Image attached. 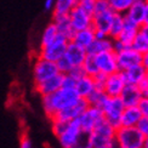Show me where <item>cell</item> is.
<instances>
[{"label": "cell", "mask_w": 148, "mask_h": 148, "mask_svg": "<svg viewBox=\"0 0 148 148\" xmlns=\"http://www.w3.org/2000/svg\"><path fill=\"white\" fill-rule=\"evenodd\" d=\"M79 98L80 97L77 95L74 89H60L51 95L42 96L41 106L47 118L52 119L60 110L74 104Z\"/></svg>", "instance_id": "6da1fadb"}, {"label": "cell", "mask_w": 148, "mask_h": 148, "mask_svg": "<svg viewBox=\"0 0 148 148\" xmlns=\"http://www.w3.org/2000/svg\"><path fill=\"white\" fill-rule=\"evenodd\" d=\"M115 129L106 120H102L89 135L90 148H118L114 141Z\"/></svg>", "instance_id": "7a4b0ae2"}, {"label": "cell", "mask_w": 148, "mask_h": 148, "mask_svg": "<svg viewBox=\"0 0 148 148\" xmlns=\"http://www.w3.org/2000/svg\"><path fill=\"white\" fill-rule=\"evenodd\" d=\"M114 141L118 148H142L145 135L137 126H119L115 129Z\"/></svg>", "instance_id": "3957f363"}, {"label": "cell", "mask_w": 148, "mask_h": 148, "mask_svg": "<svg viewBox=\"0 0 148 148\" xmlns=\"http://www.w3.org/2000/svg\"><path fill=\"white\" fill-rule=\"evenodd\" d=\"M68 42L69 41L66 38L58 35L57 38L55 39L52 42H50L49 45L39 47V51H38V55H36V56L40 57V58L50 61V62L56 63L60 58H62L64 56V52H66V49H67Z\"/></svg>", "instance_id": "277c9868"}, {"label": "cell", "mask_w": 148, "mask_h": 148, "mask_svg": "<svg viewBox=\"0 0 148 148\" xmlns=\"http://www.w3.org/2000/svg\"><path fill=\"white\" fill-rule=\"evenodd\" d=\"M124 108L125 106L120 100V97H108L101 110L103 113L104 120L114 129H118L120 126V118Z\"/></svg>", "instance_id": "5b68a950"}, {"label": "cell", "mask_w": 148, "mask_h": 148, "mask_svg": "<svg viewBox=\"0 0 148 148\" xmlns=\"http://www.w3.org/2000/svg\"><path fill=\"white\" fill-rule=\"evenodd\" d=\"M56 74H58L56 63L50 62V61L44 60V58H40L38 56L35 57L34 62H33V69H32L34 84L44 82V80L56 75Z\"/></svg>", "instance_id": "8992f818"}, {"label": "cell", "mask_w": 148, "mask_h": 148, "mask_svg": "<svg viewBox=\"0 0 148 148\" xmlns=\"http://www.w3.org/2000/svg\"><path fill=\"white\" fill-rule=\"evenodd\" d=\"M103 119L104 118H103V113L101 109L88 106V108L80 114V116L77 120L79 123V126L82 129L83 134L89 135Z\"/></svg>", "instance_id": "52a82bcc"}, {"label": "cell", "mask_w": 148, "mask_h": 148, "mask_svg": "<svg viewBox=\"0 0 148 148\" xmlns=\"http://www.w3.org/2000/svg\"><path fill=\"white\" fill-rule=\"evenodd\" d=\"M82 136H83V131L79 126L78 120H73L67 124L66 129L57 136V140L62 148H72Z\"/></svg>", "instance_id": "ba28073f"}, {"label": "cell", "mask_w": 148, "mask_h": 148, "mask_svg": "<svg viewBox=\"0 0 148 148\" xmlns=\"http://www.w3.org/2000/svg\"><path fill=\"white\" fill-rule=\"evenodd\" d=\"M115 55H116L118 69L120 72H125L135 66H138L141 64V61H142V55L137 52L136 50H134L132 47H126L119 52H115Z\"/></svg>", "instance_id": "9c48e42d"}, {"label": "cell", "mask_w": 148, "mask_h": 148, "mask_svg": "<svg viewBox=\"0 0 148 148\" xmlns=\"http://www.w3.org/2000/svg\"><path fill=\"white\" fill-rule=\"evenodd\" d=\"M125 79L123 72L118 71L106 77V82L103 85V91L108 97H119L123 89L125 88Z\"/></svg>", "instance_id": "30bf717a"}, {"label": "cell", "mask_w": 148, "mask_h": 148, "mask_svg": "<svg viewBox=\"0 0 148 148\" xmlns=\"http://www.w3.org/2000/svg\"><path fill=\"white\" fill-rule=\"evenodd\" d=\"M88 102L84 98H79V100L72 104L69 107H66L63 108L62 110H60V112L53 116L52 119H58L61 121H66V123H69V121H73V120H77L80 114H82L84 110L88 108ZM51 120V119H50Z\"/></svg>", "instance_id": "8fae6325"}, {"label": "cell", "mask_w": 148, "mask_h": 148, "mask_svg": "<svg viewBox=\"0 0 148 148\" xmlns=\"http://www.w3.org/2000/svg\"><path fill=\"white\" fill-rule=\"evenodd\" d=\"M95 57L98 67V72L104 74V75H109V74L119 71L118 63H116V55L113 50L107 52H101L96 55Z\"/></svg>", "instance_id": "7c38bea8"}, {"label": "cell", "mask_w": 148, "mask_h": 148, "mask_svg": "<svg viewBox=\"0 0 148 148\" xmlns=\"http://www.w3.org/2000/svg\"><path fill=\"white\" fill-rule=\"evenodd\" d=\"M68 17H69V21H71L72 28L74 29V32L92 27V15L85 12L78 5L69 12Z\"/></svg>", "instance_id": "4fadbf2b"}, {"label": "cell", "mask_w": 148, "mask_h": 148, "mask_svg": "<svg viewBox=\"0 0 148 148\" xmlns=\"http://www.w3.org/2000/svg\"><path fill=\"white\" fill-rule=\"evenodd\" d=\"M62 78H63V74L58 73V74H56V75L44 80V82L34 84V89L41 97L51 95V94L58 91L61 88H62Z\"/></svg>", "instance_id": "5bb4252c"}, {"label": "cell", "mask_w": 148, "mask_h": 148, "mask_svg": "<svg viewBox=\"0 0 148 148\" xmlns=\"http://www.w3.org/2000/svg\"><path fill=\"white\" fill-rule=\"evenodd\" d=\"M114 12L112 10H107L103 12H96L92 15V28L95 33H101L104 35H108V30L110 22H112Z\"/></svg>", "instance_id": "9a60e30c"}, {"label": "cell", "mask_w": 148, "mask_h": 148, "mask_svg": "<svg viewBox=\"0 0 148 148\" xmlns=\"http://www.w3.org/2000/svg\"><path fill=\"white\" fill-rule=\"evenodd\" d=\"M145 12H146V3L143 0H136L124 15V18L126 21L136 24L137 27H141L145 22Z\"/></svg>", "instance_id": "2e32d148"}, {"label": "cell", "mask_w": 148, "mask_h": 148, "mask_svg": "<svg viewBox=\"0 0 148 148\" xmlns=\"http://www.w3.org/2000/svg\"><path fill=\"white\" fill-rule=\"evenodd\" d=\"M119 97L125 107H135V106H137L140 100L143 97V92L136 85L126 84Z\"/></svg>", "instance_id": "e0dca14e"}, {"label": "cell", "mask_w": 148, "mask_h": 148, "mask_svg": "<svg viewBox=\"0 0 148 148\" xmlns=\"http://www.w3.org/2000/svg\"><path fill=\"white\" fill-rule=\"evenodd\" d=\"M86 55H88V52H86L85 49L79 47L78 45L69 41L66 49L64 57L68 60V62L72 64V67H80L83 64Z\"/></svg>", "instance_id": "ac0fdd59"}, {"label": "cell", "mask_w": 148, "mask_h": 148, "mask_svg": "<svg viewBox=\"0 0 148 148\" xmlns=\"http://www.w3.org/2000/svg\"><path fill=\"white\" fill-rule=\"evenodd\" d=\"M95 39H96L95 30L92 27H90V28H86V29L78 30V32H74L71 41L73 42V44L78 45L79 47H83L86 50V49L92 44V41H94Z\"/></svg>", "instance_id": "d6986e66"}, {"label": "cell", "mask_w": 148, "mask_h": 148, "mask_svg": "<svg viewBox=\"0 0 148 148\" xmlns=\"http://www.w3.org/2000/svg\"><path fill=\"white\" fill-rule=\"evenodd\" d=\"M138 29H140V27H137L136 24H134L131 22L126 21L124 18V28H123L121 33L119 34L118 38L114 39V40H118L120 44L125 47H131V44L135 39V36H136V34L138 33Z\"/></svg>", "instance_id": "ffe728a7"}, {"label": "cell", "mask_w": 148, "mask_h": 148, "mask_svg": "<svg viewBox=\"0 0 148 148\" xmlns=\"http://www.w3.org/2000/svg\"><path fill=\"white\" fill-rule=\"evenodd\" d=\"M95 89L96 86H95L94 78L90 75H86V74L82 78H79L75 83V86H74V91L77 92V95L80 98H84V100H86Z\"/></svg>", "instance_id": "44dd1931"}, {"label": "cell", "mask_w": 148, "mask_h": 148, "mask_svg": "<svg viewBox=\"0 0 148 148\" xmlns=\"http://www.w3.org/2000/svg\"><path fill=\"white\" fill-rule=\"evenodd\" d=\"M55 27L57 29L58 35L63 36L68 41H71L72 36L74 34V29L72 28V24L69 21L68 16H52V21H51Z\"/></svg>", "instance_id": "7402d4cb"}, {"label": "cell", "mask_w": 148, "mask_h": 148, "mask_svg": "<svg viewBox=\"0 0 148 148\" xmlns=\"http://www.w3.org/2000/svg\"><path fill=\"white\" fill-rule=\"evenodd\" d=\"M123 74H124V79H125L126 84L138 86L146 79L147 71L143 68L142 64H138V66H135L125 72H123Z\"/></svg>", "instance_id": "603a6c76"}, {"label": "cell", "mask_w": 148, "mask_h": 148, "mask_svg": "<svg viewBox=\"0 0 148 148\" xmlns=\"http://www.w3.org/2000/svg\"><path fill=\"white\" fill-rule=\"evenodd\" d=\"M142 119L141 112L137 106L135 107H125L121 113L120 126H137L140 120Z\"/></svg>", "instance_id": "cb8c5ba5"}, {"label": "cell", "mask_w": 148, "mask_h": 148, "mask_svg": "<svg viewBox=\"0 0 148 148\" xmlns=\"http://www.w3.org/2000/svg\"><path fill=\"white\" fill-rule=\"evenodd\" d=\"M113 50V39H110L109 36L106 38H101V39H95L92 41V44L86 49V52L89 55H96L101 53V52H107V51H112Z\"/></svg>", "instance_id": "d4e9b609"}, {"label": "cell", "mask_w": 148, "mask_h": 148, "mask_svg": "<svg viewBox=\"0 0 148 148\" xmlns=\"http://www.w3.org/2000/svg\"><path fill=\"white\" fill-rule=\"evenodd\" d=\"M78 0H56L52 10V16H68L77 6Z\"/></svg>", "instance_id": "484cf974"}, {"label": "cell", "mask_w": 148, "mask_h": 148, "mask_svg": "<svg viewBox=\"0 0 148 148\" xmlns=\"http://www.w3.org/2000/svg\"><path fill=\"white\" fill-rule=\"evenodd\" d=\"M107 100H108V96L106 95V92L102 89H95L89 95V97L86 98V102H88V104L91 107H96L98 109H102V107L104 106V103H106Z\"/></svg>", "instance_id": "4316f807"}, {"label": "cell", "mask_w": 148, "mask_h": 148, "mask_svg": "<svg viewBox=\"0 0 148 148\" xmlns=\"http://www.w3.org/2000/svg\"><path fill=\"white\" fill-rule=\"evenodd\" d=\"M123 28H124V15L120 14H114L112 22H110L109 30H108V36L110 39H116L121 33Z\"/></svg>", "instance_id": "83f0119b"}, {"label": "cell", "mask_w": 148, "mask_h": 148, "mask_svg": "<svg viewBox=\"0 0 148 148\" xmlns=\"http://www.w3.org/2000/svg\"><path fill=\"white\" fill-rule=\"evenodd\" d=\"M57 36H58L57 29H56V27H55V24L52 22H50L44 28V30H42L41 38H40V47L49 45L50 42H52L55 39H56Z\"/></svg>", "instance_id": "f1b7e54d"}, {"label": "cell", "mask_w": 148, "mask_h": 148, "mask_svg": "<svg viewBox=\"0 0 148 148\" xmlns=\"http://www.w3.org/2000/svg\"><path fill=\"white\" fill-rule=\"evenodd\" d=\"M109 9L112 10L114 14L125 15L130 6L134 4L135 0H107Z\"/></svg>", "instance_id": "f546056e"}, {"label": "cell", "mask_w": 148, "mask_h": 148, "mask_svg": "<svg viewBox=\"0 0 148 148\" xmlns=\"http://www.w3.org/2000/svg\"><path fill=\"white\" fill-rule=\"evenodd\" d=\"M82 68L86 75H90V77H94L97 73H100L98 72L97 63H96V57L94 55H89V53L86 55V57L82 64Z\"/></svg>", "instance_id": "4dcf8cb0"}, {"label": "cell", "mask_w": 148, "mask_h": 148, "mask_svg": "<svg viewBox=\"0 0 148 148\" xmlns=\"http://www.w3.org/2000/svg\"><path fill=\"white\" fill-rule=\"evenodd\" d=\"M131 47L134 50H136L137 52H140L141 55H143L145 52L148 51V38L142 32H140V29H138V33L136 34V36H135L134 41H132Z\"/></svg>", "instance_id": "1f68e13d"}, {"label": "cell", "mask_w": 148, "mask_h": 148, "mask_svg": "<svg viewBox=\"0 0 148 148\" xmlns=\"http://www.w3.org/2000/svg\"><path fill=\"white\" fill-rule=\"evenodd\" d=\"M56 66H57L58 73H61V74H68V73L71 72V69L73 68L72 64L68 62V60H67L64 56L57 61V62H56Z\"/></svg>", "instance_id": "d6a6232c"}, {"label": "cell", "mask_w": 148, "mask_h": 148, "mask_svg": "<svg viewBox=\"0 0 148 148\" xmlns=\"http://www.w3.org/2000/svg\"><path fill=\"white\" fill-rule=\"evenodd\" d=\"M77 5L80 9H83L85 12L90 15H94V8H95V0H78Z\"/></svg>", "instance_id": "836d02e7"}, {"label": "cell", "mask_w": 148, "mask_h": 148, "mask_svg": "<svg viewBox=\"0 0 148 148\" xmlns=\"http://www.w3.org/2000/svg\"><path fill=\"white\" fill-rule=\"evenodd\" d=\"M77 83V79H74L69 74H63L62 78V88L61 89H74Z\"/></svg>", "instance_id": "e575fe53"}, {"label": "cell", "mask_w": 148, "mask_h": 148, "mask_svg": "<svg viewBox=\"0 0 148 148\" xmlns=\"http://www.w3.org/2000/svg\"><path fill=\"white\" fill-rule=\"evenodd\" d=\"M137 108L141 112L142 118H148V98L147 97L143 96L142 98H141L138 104H137Z\"/></svg>", "instance_id": "d590c367"}, {"label": "cell", "mask_w": 148, "mask_h": 148, "mask_svg": "<svg viewBox=\"0 0 148 148\" xmlns=\"http://www.w3.org/2000/svg\"><path fill=\"white\" fill-rule=\"evenodd\" d=\"M20 148H34L33 141L27 134H23L20 138Z\"/></svg>", "instance_id": "8d00e7d4"}, {"label": "cell", "mask_w": 148, "mask_h": 148, "mask_svg": "<svg viewBox=\"0 0 148 148\" xmlns=\"http://www.w3.org/2000/svg\"><path fill=\"white\" fill-rule=\"evenodd\" d=\"M106 77L104 74L102 73H97L96 75H94V82H95V86L96 89H102L103 90V85H104V82H106Z\"/></svg>", "instance_id": "74e56055"}, {"label": "cell", "mask_w": 148, "mask_h": 148, "mask_svg": "<svg viewBox=\"0 0 148 148\" xmlns=\"http://www.w3.org/2000/svg\"><path fill=\"white\" fill-rule=\"evenodd\" d=\"M72 148H90V143H89V138H88V135L83 134V136L80 137V140L78 142L74 145Z\"/></svg>", "instance_id": "f35d334b"}, {"label": "cell", "mask_w": 148, "mask_h": 148, "mask_svg": "<svg viewBox=\"0 0 148 148\" xmlns=\"http://www.w3.org/2000/svg\"><path fill=\"white\" fill-rule=\"evenodd\" d=\"M137 129L145 135V137L148 136V118H142L137 124Z\"/></svg>", "instance_id": "ab89813d"}, {"label": "cell", "mask_w": 148, "mask_h": 148, "mask_svg": "<svg viewBox=\"0 0 148 148\" xmlns=\"http://www.w3.org/2000/svg\"><path fill=\"white\" fill-rule=\"evenodd\" d=\"M68 74H69V75H72L74 79H77V80L79 78H82L83 75H85V73H84V71L82 68V66H80V67H73Z\"/></svg>", "instance_id": "60d3db41"}, {"label": "cell", "mask_w": 148, "mask_h": 148, "mask_svg": "<svg viewBox=\"0 0 148 148\" xmlns=\"http://www.w3.org/2000/svg\"><path fill=\"white\" fill-rule=\"evenodd\" d=\"M55 3H56V0H45L44 1V9L46 11H52L53 6H55Z\"/></svg>", "instance_id": "b9f144b4"}, {"label": "cell", "mask_w": 148, "mask_h": 148, "mask_svg": "<svg viewBox=\"0 0 148 148\" xmlns=\"http://www.w3.org/2000/svg\"><path fill=\"white\" fill-rule=\"evenodd\" d=\"M141 64H142L143 68L148 72V51L142 55V61H141Z\"/></svg>", "instance_id": "7bdbcfd3"}, {"label": "cell", "mask_w": 148, "mask_h": 148, "mask_svg": "<svg viewBox=\"0 0 148 148\" xmlns=\"http://www.w3.org/2000/svg\"><path fill=\"white\" fill-rule=\"evenodd\" d=\"M140 32H142L148 38V26H147V24H142V26L140 27Z\"/></svg>", "instance_id": "ee69618b"}, {"label": "cell", "mask_w": 148, "mask_h": 148, "mask_svg": "<svg viewBox=\"0 0 148 148\" xmlns=\"http://www.w3.org/2000/svg\"><path fill=\"white\" fill-rule=\"evenodd\" d=\"M143 24L148 26V4H146V12H145V22Z\"/></svg>", "instance_id": "f6af8a7d"}, {"label": "cell", "mask_w": 148, "mask_h": 148, "mask_svg": "<svg viewBox=\"0 0 148 148\" xmlns=\"http://www.w3.org/2000/svg\"><path fill=\"white\" fill-rule=\"evenodd\" d=\"M142 148H148V136H146V137H145V142H143Z\"/></svg>", "instance_id": "bcb514c9"}, {"label": "cell", "mask_w": 148, "mask_h": 148, "mask_svg": "<svg viewBox=\"0 0 148 148\" xmlns=\"http://www.w3.org/2000/svg\"><path fill=\"white\" fill-rule=\"evenodd\" d=\"M143 96H145V97H147V98H148V88H147V89H146V90H145V91H143Z\"/></svg>", "instance_id": "7dc6e473"}, {"label": "cell", "mask_w": 148, "mask_h": 148, "mask_svg": "<svg viewBox=\"0 0 148 148\" xmlns=\"http://www.w3.org/2000/svg\"><path fill=\"white\" fill-rule=\"evenodd\" d=\"M146 79L148 80V72H147V74H146Z\"/></svg>", "instance_id": "c3c4849f"}, {"label": "cell", "mask_w": 148, "mask_h": 148, "mask_svg": "<svg viewBox=\"0 0 148 148\" xmlns=\"http://www.w3.org/2000/svg\"><path fill=\"white\" fill-rule=\"evenodd\" d=\"M145 3H146V4H148V0H145Z\"/></svg>", "instance_id": "681fc988"}]
</instances>
